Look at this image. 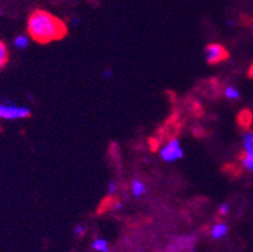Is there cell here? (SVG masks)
<instances>
[{"instance_id": "15", "label": "cell", "mask_w": 253, "mask_h": 252, "mask_svg": "<svg viewBox=\"0 0 253 252\" xmlns=\"http://www.w3.org/2000/svg\"><path fill=\"white\" fill-rule=\"evenodd\" d=\"M73 232H75V235L77 236H84V232H86V230H84V227L82 225H77L75 226V228H73Z\"/></svg>"}, {"instance_id": "17", "label": "cell", "mask_w": 253, "mask_h": 252, "mask_svg": "<svg viewBox=\"0 0 253 252\" xmlns=\"http://www.w3.org/2000/svg\"><path fill=\"white\" fill-rule=\"evenodd\" d=\"M102 76H103V78H111L112 72L110 71V69H105V71L102 72Z\"/></svg>"}, {"instance_id": "4", "label": "cell", "mask_w": 253, "mask_h": 252, "mask_svg": "<svg viewBox=\"0 0 253 252\" xmlns=\"http://www.w3.org/2000/svg\"><path fill=\"white\" fill-rule=\"evenodd\" d=\"M206 58L211 64L220 63L228 58V52L220 45H209L206 48Z\"/></svg>"}, {"instance_id": "21", "label": "cell", "mask_w": 253, "mask_h": 252, "mask_svg": "<svg viewBox=\"0 0 253 252\" xmlns=\"http://www.w3.org/2000/svg\"><path fill=\"white\" fill-rule=\"evenodd\" d=\"M73 23H75V24H78V23H80V19H73Z\"/></svg>"}, {"instance_id": "6", "label": "cell", "mask_w": 253, "mask_h": 252, "mask_svg": "<svg viewBox=\"0 0 253 252\" xmlns=\"http://www.w3.org/2000/svg\"><path fill=\"white\" fill-rule=\"evenodd\" d=\"M242 163L246 169L253 172V149L245 150V154L242 155Z\"/></svg>"}, {"instance_id": "16", "label": "cell", "mask_w": 253, "mask_h": 252, "mask_svg": "<svg viewBox=\"0 0 253 252\" xmlns=\"http://www.w3.org/2000/svg\"><path fill=\"white\" fill-rule=\"evenodd\" d=\"M229 212V204L228 203H222L219 207V213L222 214V216H224V214H228Z\"/></svg>"}, {"instance_id": "12", "label": "cell", "mask_w": 253, "mask_h": 252, "mask_svg": "<svg viewBox=\"0 0 253 252\" xmlns=\"http://www.w3.org/2000/svg\"><path fill=\"white\" fill-rule=\"evenodd\" d=\"M243 147H245V150L253 149V133L251 131H247L243 135Z\"/></svg>"}, {"instance_id": "11", "label": "cell", "mask_w": 253, "mask_h": 252, "mask_svg": "<svg viewBox=\"0 0 253 252\" xmlns=\"http://www.w3.org/2000/svg\"><path fill=\"white\" fill-rule=\"evenodd\" d=\"M92 247H93L96 251L109 252V245H107V242H106L103 239L95 240V241H93V244H92Z\"/></svg>"}, {"instance_id": "19", "label": "cell", "mask_w": 253, "mask_h": 252, "mask_svg": "<svg viewBox=\"0 0 253 252\" xmlns=\"http://www.w3.org/2000/svg\"><path fill=\"white\" fill-rule=\"evenodd\" d=\"M248 25H250V28L253 31V19L250 20V23H248Z\"/></svg>"}, {"instance_id": "18", "label": "cell", "mask_w": 253, "mask_h": 252, "mask_svg": "<svg viewBox=\"0 0 253 252\" xmlns=\"http://www.w3.org/2000/svg\"><path fill=\"white\" fill-rule=\"evenodd\" d=\"M248 75H250V77L253 78V64H252V66H251L250 71H248Z\"/></svg>"}, {"instance_id": "8", "label": "cell", "mask_w": 253, "mask_h": 252, "mask_svg": "<svg viewBox=\"0 0 253 252\" xmlns=\"http://www.w3.org/2000/svg\"><path fill=\"white\" fill-rule=\"evenodd\" d=\"M131 189H132V193H134L135 197H140L145 193L146 188H145V184L142 183L141 180H134L132 184H131Z\"/></svg>"}, {"instance_id": "10", "label": "cell", "mask_w": 253, "mask_h": 252, "mask_svg": "<svg viewBox=\"0 0 253 252\" xmlns=\"http://www.w3.org/2000/svg\"><path fill=\"white\" fill-rule=\"evenodd\" d=\"M14 46L18 48V50H25V48L29 46V38L28 36H18L17 38L14 39Z\"/></svg>"}, {"instance_id": "20", "label": "cell", "mask_w": 253, "mask_h": 252, "mask_svg": "<svg viewBox=\"0 0 253 252\" xmlns=\"http://www.w3.org/2000/svg\"><path fill=\"white\" fill-rule=\"evenodd\" d=\"M227 24H228V25H233V20H228V22H227Z\"/></svg>"}, {"instance_id": "7", "label": "cell", "mask_w": 253, "mask_h": 252, "mask_svg": "<svg viewBox=\"0 0 253 252\" xmlns=\"http://www.w3.org/2000/svg\"><path fill=\"white\" fill-rule=\"evenodd\" d=\"M238 122L241 126H243V128L250 126L251 122H252V114H251V111L243 110L242 112L238 115Z\"/></svg>"}, {"instance_id": "1", "label": "cell", "mask_w": 253, "mask_h": 252, "mask_svg": "<svg viewBox=\"0 0 253 252\" xmlns=\"http://www.w3.org/2000/svg\"><path fill=\"white\" fill-rule=\"evenodd\" d=\"M27 28L31 38L38 43L58 41L67 34V25L45 10L33 11L27 23Z\"/></svg>"}, {"instance_id": "22", "label": "cell", "mask_w": 253, "mask_h": 252, "mask_svg": "<svg viewBox=\"0 0 253 252\" xmlns=\"http://www.w3.org/2000/svg\"><path fill=\"white\" fill-rule=\"evenodd\" d=\"M0 14H1V9H0Z\"/></svg>"}, {"instance_id": "9", "label": "cell", "mask_w": 253, "mask_h": 252, "mask_svg": "<svg viewBox=\"0 0 253 252\" xmlns=\"http://www.w3.org/2000/svg\"><path fill=\"white\" fill-rule=\"evenodd\" d=\"M8 57H9L8 48H6L4 42L0 41V68H3V67L5 66L6 62H8Z\"/></svg>"}, {"instance_id": "14", "label": "cell", "mask_w": 253, "mask_h": 252, "mask_svg": "<svg viewBox=\"0 0 253 252\" xmlns=\"http://www.w3.org/2000/svg\"><path fill=\"white\" fill-rule=\"evenodd\" d=\"M117 188H119V187H117L116 182H115V180H111V182L109 183V186H107V192H109V194L111 196V197L116 194Z\"/></svg>"}, {"instance_id": "2", "label": "cell", "mask_w": 253, "mask_h": 252, "mask_svg": "<svg viewBox=\"0 0 253 252\" xmlns=\"http://www.w3.org/2000/svg\"><path fill=\"white\" fill-rule=\"evenodd\" d=\"M32 111L27 106L15 105L9 100H0V119L20 120L31 116Z\"/></svg>"}, {"instance_id": "13", "label": "cell", "mask_w": 253, "mask_h": 252, "mask_svg": "<svg viewBox=\"0 0 253 252\" xmlns=\"http://www.w3.org/2000/svg\"><path fill=\"white\" fill-rule=\"evenodd\" d=\"M224 95L225 97L228 99V100H238L239 99V91L238 90H236L234 87H227V89L224 90Z\"/></svg>"}, {"instance_id": "3", "label": "cell", "mask_w": 253, "mask_h": 252, "mask_svg": "<svg viewBox=\"0 0 253 252\" xmlns=\"http://www.w3.org/2000/svg\"><path fill=\"white\" fill-rule=\"evenodd\" d=\"M160 156H162L163 160L169 161V163L183 158L184 151L178 139H172L165 147H163V149L160 150Z\"/></svg>"}, {"instance_id": "5", "label": "cell", "mask_w": 253, "mask_h": 252, "mask_svg": "<svg viewBox=\"0 0 253 252\" xmlns=\"http://www.w3.org/2000/svg\"><path fill=\"white\" fill-rule=\"evenodd\" d=\"M227 232H228V227L224 223H217V225L213 226V228H211V237L215 240L222 239V237H224L227 235Z\"/></svg>"}]
</instances>
